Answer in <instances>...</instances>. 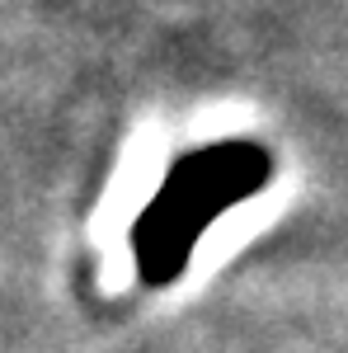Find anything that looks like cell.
I'll return each instance as SVG.
<instances>
[{"mask_svg": "<svg viewBox=\"0 0 348 353\" xmlns=\"http://www.w3.org/2000/svg\"><path fill=\"white\" fill-rule=\"evenodd\" d=\"M268 179V156L254 141H216L170 170L165 189L136 221V269L151 288L174 283L207 221Z\"/></svg>", "mask_w": 348, "mask_h": 353, "instance_id": "1", "label": "cell"}]
</instances>
